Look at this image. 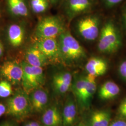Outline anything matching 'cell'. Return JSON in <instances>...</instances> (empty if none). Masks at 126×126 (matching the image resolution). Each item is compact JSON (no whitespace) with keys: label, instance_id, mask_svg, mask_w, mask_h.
<instances>
[{"label":"cell","instance_id":"obj_1","mask_svg":"<svg viewBox=\"0 0 126 126\" xmlns=\"http://www.w3.org/2000/svg\"><path fill=\"white\" fill-rule=\"evenodd\" d=\"M6 113L11 117L22 119L32 113L29 94L23 89H18L6 102Z\"/></svg>","mask_w":126,"mask_h":126},{"label":"cell","instance_id":"obj_2","mask_svg":"<svg viewBox=\"0 0 126 126\" xmlns=\"http://www.w3.org/2000/svg\"><path fill=\"white\" fill-rule=\"evenodd\" d=\"M121 44V39L116 28L111 22L104 26L100 34L98 43L99 51L104 53L116 51Z\"/></svg>","mask_w":126,"mask_h":126},{"label":"cell","instance_id":"obj_3","mask_svg":"<svg viewBox=\"0 0 126 126\" xmlns=\"http://www.w3.org/2000/svg\"><path fill=\"white\" fill-rule=\"evenodd\" d=\"M21 65L23 70V89L28 94L44 84L45 78L42 67L32 66L26 61H23Z\"/></svg>","mask_w":126,"mask_h":126},{"label":"cell","instance_id":"obj_4","mask_svg":"<svg viewBox=\"0 0 126 126\" xmlns=\"http://www.w3.org/2000/svg\"><path fill=\"white\" fill-rule=\"evenodd\" d=\"M59 45L61 56L68 59L76 60L85 56V51L78 41L68 32L59 36Z\"/></svg>","mask_w":126,"mask_h":126},{"label":"cell","instance_id":"obj_5","mask_svg":"<svg viewBox=\"0 0 126 126\" xmlns=\"http://www.w3.org/2000/svg\"><path fill=\"white\" fill-rule=\"evenodd\" d=\"M64 32V27L61 20L56 16H47L38 23L35 34L38 38H56Z\"/></svg>","mask_w":126,"mask_h":126},{"label":"cell","instance_id":"obj_6","mask_svg":"<svg viewBox=\"0 0 126 126\" xmlns=\"http://www.w3.org/2000/svg\"><path fill=\"white\" fill-rule=\"evenodd\" d=\"M23 70L20 64L12 61H6L0 65V77L13 85L22 83Z\"/></svg>","mask_w":126,"mask_h":126},{"label":"cell","instance_id":"obj_7","mask_svg":"<svg viewBox=\"0 0 126 126\" xmlns=\"http://www.w3.org/2000/svg\"><path fill=\"white\" fill-rule=\"evenodd\" d=\"M78 31L86 40H95L99 34V21L94 16L82 18L78 23Z\"/></svg>","mask_w":126,"mask_h":126},{"label":"cell","instance_id":"obj_8","mask_svg":"<svg viewBox=\"0 0 126 126\" xmlns=\"http://www.w3.org/2000/svg\"><path fill=\"white\" fill-rule=\"evenodd\" d=\"M35 46L48 59H56L61 56L59 43L55 38H39Z\"/></svg>","mask_w":126,"mask_h":126},{"label":"cell","instance_id":"obj_9","mask_svg":"<svg viewBox=\"0 0 126 126\" xmlns=\"http://www.w3.org/2000/svg\"><path fill=\"white\" fill-rule=\"evenodd\" d=\"M29 97L32 111L41 113L46 109L49 97L45 90L40 88L36 89L29 94Z\"/></svg>","mask_w":126,"mask_h":126},{"label":"cell","instance_id":"obj_10","mask_svg":"<svg viewBox=\"0 0 126 126\" xmlns=\"http://www.w3.org/2000/svg\"><path fill=\"white\" fill-rule=\"evenodd\" d=\"M72 81V76L70 72H63L55 74L52 79L54 90L59 94H64L69 89Z\"/></svg>","mask_w":126,"mask_h":126},{"label":"cell","instance_id":"obj_11","mask_svg":"<svg viewBox=\"0 0 126 126\" xmlns=\"http://www.w3.org/2000/svg\"><path fill=\"white\" fill-rule=\"evenodd\" d=\"M86 78V86L81 101L79 104L82 109L89 108L93 97L96 91V77L88 74Z\"/></svg>","mask_w":126,"mask_h":126},{"label":"cell","instance_id":"obj_12","mask_svg":"<svg viewBox=\"0 0 126 126\" xmlns=\"http://www.w3.org/2000/svg\"><path fill=\"white\" fill-rule=\"evenodd\" d=\"M44 126H62V116L57 106L53 105L44 111L42 116Z\"/></svg>","mask_w":126,"mask_h":126},{"label":"cell","instance_id":"obj_13","mask_svg":"<svg viewBox=\"0 0 126 126\" xmlns=\"http://www.w3.org/2000/svg\"><path fill=\"white\" fill-rule=\"evenodd\" d=\"M26 62L33 66L42 67L47 64L48 58L36 46H33L27 49L25 53Z\"/></svg>","mask_w":126,"mask_h":126},{"label":"cell","instance_id":"obj_14","mask_svg":"<svg viewBox=\"0 0 126 126\" xmlns=\"http://www.w3.org/2000/svg\"><path fill=\"white\" fill-rule=\"evenodd\" d=\"M25 32L24 28L18 24L9 26L8 30V39L10 45L14 48H17L24 42Z\"/></svg>","mask_w":126,"mask_h":126},{"label":"cell","instance_id":"obj_15","mask_svg":"<svg viewBox=\"0 0 126 126\" xmlns=\"http://www.w3.org/2000/svg\"><path fill=\"white\" fill-rule=\"evenodd\" d=\"M85 67L88 74L96 77L102 75L106 72L108 64L102 59L93 58L88 61Z\"/></svg>","mask_w":126,"mask_h":126},{"label":"cell","instance_id":"obj_16","mask_svg":"<svg viewBox=\"0 0 126 126\" xmlns=\"http://www.w3.org/2000/svg\"><path fill=\"white\" fill-rule=\"evenodd\" d=\"M76 115L75 101L72 98H69L66 101L62 114L63 126H72L75 121Z\"/></svg>","mask_w":126,"mask_h":126},{"label":"cell","instance_id":"obj_17","mask_svg":"<svg viewBox=\"0 0 126 126\" xmlns=\"http://www.w3.org/2000/svg\"><path fill=\"white\" fill-rule=\"evenodd\" d=\"M120 88L113 81H108L104 83L99 92V98L104 100L112 99L119 94Z\"/></svg>","mask_w":126,"mask_h":126},{"label":"cell","instance_id":"obj_18","mask_svg":"<svg viewBox=\"0 0 126 126\" xmlns=\"http://www.w3.org/2000/svg\"><path fill=\"white\" fill-rule=\"evenodd\" d=\"M10 13L14 16L26 17L28 15V9L24 0H7Z\"/></svg>","mask_w":126,"mask_h":126},{"label":"cell","instance_id":"obj_19","mask_svg":"<svg viewBox=\"0 0 126 126\" xmlns=\"http://www.w3.org/2000/svg\"><path fill=\"white\" fill-rule=\"evenodd\" d=\"M111 120V113L106 110L96 111L92 114L91 126H109Z\"/></svg>","mask_w":126,"mask_h":126},{"label":"cell","instance_id":"obj_20","mask_svg":"<svg viewBox=\"0 0 126 126\" xmlns=\"http://www.w3.org/2000/svg\"><path fill=\"white\" fill-rule=\"evenodd\" d=\"M92 6L90 0H68L67 9L72 14L76 15L85 12Z\"/></svg>","mask_w":126,"mask_h":126},{"label":"cell","instance_id":"obj_21","mask_svg":"<svg viewBox=\"0 0 126 126\" xmlns=\"http://www.w3.org/2000/svg\"><path fill=\"white\" fill-rule=\"evenodd\" d=\"M86 78L82 77L79 78L74 83L73 90L78 104L81 101L86 86Z\"/></svg>","mask_w":126,"mask_h":126},{"label":"cell","instance_id":"obj_22","mask_svg":"<svg viewBox=\"0 0 126 126\" xmlns=\"http://www.w3.org/2000/svg\"><path fill=\"white\" fill-rule=\"evenodd\" d=\"M48 0H31V7L33 11L36 14L42 13L47 9Z\"/></svg>","mask_w":126,"mask_h":126},{"label":"cell","instance_id":"obj_23","mask_svg":"<svg viewBox=\"0 0 126 126\" xmlns=\"http://www.w3.org/2000/svg\"><path fill=\"white\" fill-rule=\"evenodd\" d=\"M13 94L12 85L7 80L0 81V98L9 97Z\"/></svg>","mask_w":126,"mask_h":126},{"label":"cell","instance_id":"obj_24","mask_svg":"<svg viewBox=\"0 0 126 126\" xmlns=\"http://www.w3.org/2000/svg\"><path fill=\"white\" fill-rule=\"evenodd\" d=\"M118 113L120 117L126 119V97L120 104L118 108Z\"/></svg>","mask_w":126,"mask_h":126},{"label":"cell","instance_id":"obj_25","mask_svg":"<svg viewBox=\"0 0 126 126\" xmlns=\"http://www.w3.org/2000/svg\"><path fill=\"white\" fill-rule=\"evenodd\" d=\"M109 126H126V119L120 117L110 122Z\"/></svg>","mask_w":126,"mask_h":126},{"label":"cell","instance_id":"obj_26","mask_svg":"<svg viewBox=\"0 0 126 126\" xmlns=\"http://www.w3.org/2000/svg\"><path fill=\"white\" fill-rule=\"evenodd\" d=\"M119 72L121 76L126 80V60L123 61L120 65Z\"/></svg>","mask_w":126,"mask_h":126},{"label":"cell","instance_id":"obj_27","mask_svg":"<svg viewBox=\"0 0 126 126\" xmlns=\"http://www.w3.org/2000/svg\"><path fill=\"white\" fill-rule=\"evenodd\" d=\"M123 0H105L106 4L109 7L113 6L121 2Z\"/></svg>","mask_w":126,"mask_h":126},{"label":"cell","instance_id":"obj_28","mask_svg":"<svg viewBox=\"0 0 126 126\" xmlns=\"http://www.w3.org/2000/svg\"><path fill=\"white\" fill-rule=\"evenodd\" d=\"M6 112V106L0 103V117L2 116Z\"/></svg>","mask_w":126,"mask_h":126},{"label":"cell","instance_id":"obj_29","mask_svg":"<svg viewBox=\"0 0 126 126\" xmlns=\"http://www.w3.org/2000/svg\"><path fill=\"white\" fill-rule=\"evenodd\" d=\"M4 126H17V125L12 121H5L3 122Z\"/></svg>","mask_w":126,"mask_h":126},{"label":"cell","instance_id":"obj_30","mask_svg":"<svg viewBox=\"0 0 126 126\" xmlns=\"http://www.w3.org/2000/svg\"><path fill=\"white\" fill-rule=\"evenodd\" d=\"M30 126H44L37 122L35 121H31L27 122Z\"/></svg>","mask_w":126,"mask_h":126},{"label":"cell","instance_id":"obj_31","mask_svg":"<svg viewBox=\"0 0 126 126\" xmlns=\"http://www.w3.org/2000/svg\"><path fill=\"white\" fill-rule=\"evenodd\" d=\"M3 51V46H2V44L0 42V57L2 55Z\"/></svg>","mask_w":126,"mask_h":126},{"label":"cell","instance_id":"obj_32","mask_svg":"<svg viewBox=\"0 0 126 126\" xmlns=\"http://www.w3.org/2000/svg\"><path fill=\"white\" fill-rule=\"evenodd\" d=\"M124 20H125V25L126 26V9L125 11V13H124Z\"/></svg>","mask_w":126,"mask_h":126},{"label":"cell","instance_id":"obj_33","mask_svg":"<svg viewBox=\"0 0 126 126\" xmlns=\"http://www.w3.org/2000/svg\"><path fill=\"white\" fill-rule=\"evenodd\" d=\"M50 0L51 2H56L58 0Z\"/></svg>","mask_w":126,"mask_h":126},{"label":"cell","instance_id":"obj_34","mask_svg":"<svg viewBox=\"0 0 126 126\" xmlns=\"http://www.w3.org/2000/svg\"><path fill=\"white\" fill-rule=\"evenodd\" d=\"M0 126H4V124L3 122H2L0 124Z\"/></svg>","mask_w":126,"mask_h":126},{"label":"cell","instance_id":"obj_35","mask_svg":"<svg viewBox=\"0 0 126 126\" xmlns=\"http://www.w3.org/2000/svg\"><path fill=\"white\" fill-rule=\"evenodd\" d=\"M24 126H30V125H29V124H28V123H26V124L24 125Z\"/></svg>","mask_w":126,"mask_h":126}]
</instances>
